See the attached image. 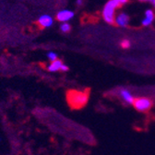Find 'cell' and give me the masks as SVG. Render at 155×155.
<instances>
[{"label": "cell", "instance_id": "obj_7", "mask_svg": "<svg viewBox=\"0 0 155 155\" xmlns=\"http://www.w3.org/2000/svg\"><path fill=\"white\" fill-rule=\"evenodd\" d=\"M154 18H155V14L153 12L152 9H148L145 11V15H144V18L142 19V21H141V24L143 26H150L153 21H154Z\"/></svg>", "mask_w": 155, "mask_h": 155}, {"label": "cell", "instance_id": "obj_8", "mask_svg": "<svg viewBox=\"0 0 155 155\" xmlns=\"http://www.w3.org/2000/svg\"><path fill=\"white\" fill-rule=\"evenodd\" d=\"M38 21L43 27L47 28V27L52 26V24H53V18L49 15H43V16H41L40 18H39Z\"/></svg>", "mask_w": 155, "mask_h": 155}, {"label": "cell", "instance_id": "obj_2", "mask_svg": "<svg viewBox=\"0 0 155 155\" xmlns=\"http://www.w3.org/2000/svg\"><path fill=\"white\" fill-rule=\"evenodd\" d=\"M118 7H120L117 0H109V1L104 5L102 15L104 21L107 23L113 24L114 23V18H115V10Z\"/></svg>", "mask_w": 155, "mask_h": 155}, {"label": "cell", "instance_id": "obj_9", "mask_svg": "<svg viewBox=\"0 0 155 155\" xmlns=\"http://www.w3.org/2000/svg\"><path fill=\"white\" fill-rule=\"evenodd\" d=\"M62 65H63V62L61 60H55L48 66V70L50 72H56L58 70H60Z\"/></svg>", "mask_w": 155, "mask_h": 155}, {"label": "cell", "instance_id": "obj_6", "mask_svg": "<svg viewBox=\"0 0 155 155\" xmlns=\"http://www.w3.org/2000/svg\"><path fill=\"white\" fill-rule=\"evenodd\" d=\"M119 95H120L121 98L123 99V101L125 103H127V104H134L135 98H134L132 93L128 90H127V89H121L119 91Z\"/></svg>", "mask_w": 155, "mask_h": 155}, {"label": "cell", "instance_id": "obj_12", "mask_svg": "<svg viewBox=\"0 0 155 155\" xmlns=\"http://www.w3.org/2000/svg\"><path fill=\"white\" fill-rule=\"evenodd\" d=\"M130 45H131V44H130V42H129L128 40H123V41L121 42V46H122L124 49L129 48Z\"/></svg>", "mask_w": 155, "mask_h": 155}, {"label": "cell", "instance_id": "obj_4", "mask_svg": "<svg viewBox=\"0 0 155 155\" xmlns=\"http://www.w3.org/2000/svg\"><path fill=\"white\" fill-rule=\"evenodd\" d=\"M114 23L119 27H126L129 23V16L127 13L121 12L114 18Z\"/></svg>", "mask_w": 155, "mask_h": 155}, {"label": "cell", "instance_id": "obj_17", "mask_svg": "<svg viewBox=\"0 0 155 155\" xmlns=\"http://www.w3.org/2000/svg\"><path fill=\"white\" fill-rule=\"evenodd\" d=\"M140 1H141V2H150L151 1V0H140Z\"/></svg>", "mask_w": 155, "mask_h": 155}, {"label": "cell", "instance_id": "obj_16", "mask_svg": "<svg viewBox=\"0 0 155 155\" xmlns=\"http://www.w3.org/2000/svg\"><path fill=\"white\" fill-rule=\"evenodd\" d=\"M150 2H151V4L153 5V7L155 8V0H151V1H150Z\"/></svg>", "mask_w": 155, "mask_h": 155}, {"label": "cell", "instance_id": "obj_10", "mask_svg": "<svg viewBox=\"0 0 155 155\" xmlns=\"http://www.w3.org/2000/svg\"><path fill=\"white\" fill-rule=\"evenodd\" d=\"M70 29H71V27H70V25L68 22H63L61 24V26H60V30L63 32H68L70 31Z\"/></svg>", "mask_w": 155, "mask_h": 155}, {"label": "cell", "instance_id": "obj_13", "mask_svg": "<svg viewBox=\"0 0 155 155\" xmlns=\"http://www.w3.org/2000/svg\"><path fill=\"white\" fill-rule=\"evenodd\" d=\"M68 67L67 65L63 64V65H62V67H61V68H60V71L66 72V71H68Z\"/></svg>", "mask_w": 155, "mask_h": 155}, {"label": "cell", "instance_id": "obj_1", "mask_svg": "<svg viewBox=\"0 0 155 155\" xmlns=\"http://www.w3.org/2000/svg\"><path fill=\"white\" fill-rule=\"evenodd\" d=\"M89 100V91H77L69 90L67 92V102L68 105L75 110L84 107Z\"/></svg>", "mask_w": 155, "mask_h": 155}, {"label": "cell", "instance_id": "obj_11", "mask_svg": "<svg viewBox=\"0 0 155 155\" xmlns=\"http://www.w3.org/2000/svg\"><path fill=\"white\" fill-rule=\"evenodd\" d=\"M47 57L49 58V59H50L52 62L57 60V54H56L54 52H49V53L47 54Z\"/></svg>", "mask_w": 155, "mask_h": 155}, {"label": "cell", "instance_id": "obj_14", "mask_svg": "<svg viewBox=\"0 0 155 155\" xmlns=\"http://www.w3.org/2000/svg\"><path fill=\"white\" fill-rule=\"evenodd\" d=\"M127 1H128V0H117V2L119 3V5H120V6L125 5Z\"/></svg>", "mask_w": 155, "mask_h": 155}, {"label": "cell", "instance_id": "obj_15", "mask_svg": "<svg viewBox=\"0 0 155 155\" xmlns=\"http://www.w3.org/2000/svg\"><path fill=\"white\" fill-rule=\"evenodd\" d=\"M82 3H83L82 0H77V1H76V4H77L78 6H81Z\"/></svg>", "mask_w": 155, "mask_h": 155}, {"label": "cell", "instance_id": "obj_3", "mask_svg": "<svg viewBox=\"0 0 155 155\" xmlns=\"http://www.w3.org/2000/svg\"><path fill=\"white\" fill-rule=\"evenodd\" d=\"M133 105L135 109L139 112H148L149 110H150L153 104L150 99L145 98V97H140V98L135 99Z\"/></svg>", "mask_w": 155, "mask_h": 155}, {"label": "cell", "instance_id": "obj_5", "mask_svg": "<svg viewBox=\"0 0 155 155\" xmlns=\"http://www.w3.org/2000/svg\"><path fill=\"white\" fill-rule=\"evenodd\" d=\"M74 17V12L68 9H63L60 10L59 12L57 13L56 18L59 21H63V22H67Z\"/></svg>", "mask_w": 155, "mask_h": 155}]
</instances>
